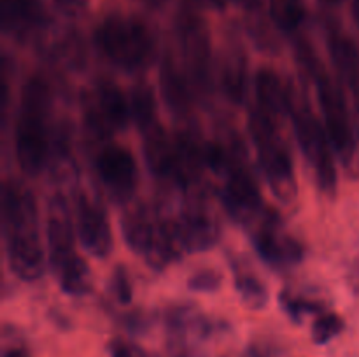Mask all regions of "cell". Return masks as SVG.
I'll return each instance as SVG.
<instances>
[{
  "label": "cell",
  "instance_id": "37",
  "mask_svg": "<svg viewBox=\"0 0 359 357\" xmlns=\"http://www.w3.org/2000/svg\"><path fill=\"white\" fill-rule=\"evenodd\" d=\"M242 2H244L248 7H252V9L259 6V0H242Z\"/></svg>",
  "mask_w": 359,
  "mask_h": 357
},
{
  "label": "cell",
  "instance_id": "38",
  "mask_svg": "<svg viewBox=\"0 0 359 357\" xmlns=\"http://www.w3.org/2000/svg\"><path fill=\"white\" fill-rule=\"evenodd\" d=\"M149 2L151 4H161V2H163V0H149Z\"/></svg>",
  "mask_w": 359,
  "mask_h": 357
},
{
  "label": "cell",
  "instance_id": "9",
  "mask_svg": "<svg viewBox=\"0 0 359 357\" xmlns=\"http://www.w3.org/2000/svg\"><path fill=\"white\" fill-rule=\"evenodd\" d=\"M279 220V216L273 210L265 209L262 223L252 234V244L263 261L273 268H286L298 265L304 259L305 248L297 238L280 231Z\"/></svg>",
  "mask_w": 359,
  "mask_h": 357
},
{
  "label": "cell",
  "instance_id": "31",
  "mask_svg": "<svg viewBox=\"0 0 359 357\" xmlns=\"http://www.w3.org/2000/svg\"><path fill=\"white\" fill-rule=\"evenodd\" d=\"M347 286L356 296H359V258L351 265L349 272H347Z\"/></svg>",
  "mask_w": 359,
  "mask_h": 357
},
{
  "label": "cell",
  "instance_id": "18",
  "mask_svg": "<svg viewBox=\"0 0 359 357\" xmlns=\"http://www.w3.org/2000/svg\"><path fill=\"white\" fill-rule=\"evenodd\" d=\"M255 88L259 107L269 112L272 118H283L290 114L293 93L290 88L284 86L276 70L259 69L255 77Z\"/></svg>",
  "mask_w": 359,
  "mask_h": 357
},
{
  "label": "cell",
  "instance_id": "36",
  "mask_svg": "<svg viewBox=\"0 0 359 357\" xmlns=\"http://www.w3.org/2000/svg\"><path fill=\"white\" fill-rule=\"evenodd\" d=\"M321 4H325V6H339V4H342L344 0H319Z\"/></svg>",
  "mask_w": 359,
  "mask_h": 357
},
{
  "label": "cell",
  "instance_id": "7",
  "mask_svg": "<svg viewBox=\"0 0 359 357\" xmlns=\"http://www.w3.org/2000/svg\"><path fill=\"white\" fill-rule=\"evenodd\" d=\"M88 130L100 139H109L112 133L121 132L132 121L130 98L114 83L102 80L88 100L84 111Z\"/></svg>",
  "mask_w": 359,
  "mask_h": 357
},
{
  "label": "cell",
  "instance_id": "32",
  "mask_svg": "<svg viewBox=\"0 0 359 357\" xmlns=\"http://www.w3.org/2000/svg\"><path fill=\"white\" fill-rule=\"evenodd\" d=\"M245 357H276V356H273L270 346L252 343V345L248 349V352H245Z\"/></svg>",
  "mask_w": 359,
  "mask_h": 357
},
{
  "label": "cell",
  "instance_id": "34",
  "mask_svg": "<svg viewBox=\"0 0 359 357\" xmlns=\"http://www.w3.org/2000/svg\"><path fill=\"white\" fill-rule=\"evenodd\" d=\"M207 2H209L212 7H216V9H224L230 0H207Z\"/></svg>",
  "mask_w": 359,
  "mask_h": 357
},
{
  "label": "cell",
  "instance_id": "5",
  "mask_svg": "<svg viewBox=\"0 0 359 357\" xmlns=\"http://www.w3.org/2000/svg\"><path fill=\"white\" fill-rule=\"evenodd\" d=\"M312 79L318 88V100L321 104L325 130L332 149L335 150L346 170L353 174L354 168L358 167L356 135H354L356 130H354L353 115L347 108L346 97L325 69L319 70Z\"/></svg>",
  "mask_w": 359,
  "mask_h": 357
},
{
  "label": "cell",
  "instance_id": "30",
  "mask_svg": "<svg viewBox=\"0 0 359 357\" xmlns=\"http://www.w3.org/2000/svg\"><path fill=\"white\" fill-rule=\"evenodd\" d=\"M111 357H149L139 345L123 340L111 343Z\"/></svg>",
  "mask_w": 359,
  "mask_h": 357
},
{
  "label": "cell",
  "instance_id": "24",
  "mask_svg": "<svg viewBox=\"0 0 359 357\" xmlns=\"http://www.w3.org/2000/svg\"><path fill=\"white\" fill-rule=\"evenodd\" d=\"M270 18L283 31H294L305 20L302 0H269Z\"/></svg>",
  "mask_w": 359,
  "mask_h": 357
},
{
  "label": "cell",
  "instance_id": "13",
  "mask_svg": "<svg viewBox=\"0 0 359 357\" xmlns=\"http://www.w3.org/2000/svg\"><path fill=\"white\" fill-rule=\"evenodd\" d=\"M77 234L83 247L95 258H107L112 251V230L105 209L88 195L77 198Z\"/></svg>",
  "mask_w": 359,
  "mask_h": 357
},
{
  "label": "cell",
  "instance_id": "28",
  "mask_svg": "<svg viewBox=\"0 0 359 357\" xmlns=\"http://www.w3.org/2000/svg\"><path fill=\"white\" fill-rule=\"evenodd\" d=\"M111 293L121 304H130L133 298L132 280H130L128 270L125 266H116L111 275Z\"/></svg>",
  "mask_w": 359,
  "mask_h": 357
},
{
  "label": "cell",
  "instance_id": "20",
  "mask_svg": "<svg viewBox=\"0 0 359 357\" xmlns=\"http://www.w3.org/2000/svg\"><path fill=\"white\" fill-rule=\"evenodd\" d=\"M328 44L340 76L353 88L354 94H359V55L354 42L339 30H333L330 34Z\"/></svg>",
  "mask_w": 359,
  "mask_h": 357
},
{
  "label": "cell",
  "instance_id": "10",
  "mask_svg": "<svg viewBox=\"0 0 359 357\" xmlns=\"http://www.w3.org/2000/svg\"><path fill=\"white\" fill-rule=\"evenodd\" d=\"M97 170L102 182L118 202H126L139 184V168L128 147L109 144L97 156Z\"/></svg>",
  "mask_w": 359,
  "mask_h": 357
},
{
  "label": "cell",
  "instance_id": "22",
  "mask_svg": "<svg viewBox=\"0 0 359 357\" xmlns=\"http://www.w3.org/2000/svg\"><path fill=\"white\" fill-rule=\"evenodd\" d=\"M230 265L233 268L235 289H237L242 303L245 307L252 308V310H262L266 301H269V290H266L265 284L244 262H238L237 259H230Z\"/></svg>",
  "mask_w": 359,
  "mask_h": 357
},
{
  "label": "cell",
  "instance_id": "26",
  "mask_svg": "<svg viewBox=\"0 0 359 357\" xmlns=\"http://www.w3.org/2000/svg\"><path fill=\"white\" fill-rule=\"evenodd\" d=\"M344 328H346V322L340 315L332 314V312H323L312 324V340L318 345H325V343L332 342L335 336H339L344 331Z\"/></svg>",
  "mask_w": 359,
  "mask_h": 357
},
{
  "label": "cell",
  "instance_id": "29",
  "mask_svg": "<svg viewBox=\"0 0 359 357\" xmlns=\"http://www.w3.org/2000/svg\"><path fill=\"white\" fill-rule=\"evenodd\" d=\"M56 10L69 20H79L86 16L90 9V0H53Z\"/></svg>",
  "mask_w": 359,
  "mask_h": 357
},
{
  "label": "cell",
  "instance_id": "35",
  "mask_svg": "<svg viewBox=\"0 0 359 357\" xmlns=\"http://www.w3.org/2000/svg\"><path fill=\"white\" fill-rule=\"evenodd\" d=\"M353 16L359 28V0H353Z\"/></svg>",
  "mask_w": 359,
  "mask_h": 357
},
{
  "label": "cell",
  "instance_id": "17",
  "mask_svg": "<svg viewBox=\"0 0 359 357\" xmlns=\"http://www.w3.org/2000/svg\"><path fill=\"white\" fill-rule=\"evenodd\" d=\"M160 90L165 105L179 118H184L191 108V93L186 74L175 65L172 56H165L160 66Z\"/></svg>",
  "mask_w": 359,
  "mask_h": 357
},
{
  "label": "cell",
  "instance_id": "16",
  "mask_svg": "<svg viewBox=\"0 0 359 357\" xmlns=\"http://www.w3.org/2000/svg\"><path fill=\"white\" fill-rule=\"evenodd\" d=\"M142 133V153L149 172L158 178L174 182L175 142L160 125L151 126Z\"/></svg>",
  "mask_w": 359,
  "mask_h": 357
},
{
  "label": "cell",
  "instance_id": "4",
  "mask_svg": "<svg viewBox=\"0 0 359 357\" xmlns=\"http://www.w3.org/2000/svg\"><path fill=\"white\" fill-rule=\"evenodd\" d=\"M249 132L273 196L284 203L293 202L298 191L293 158L279 136L273 118L259 105L249 112Z\"/></svg>",
  "mask_w": 359,
  "mask_h": 357
},
{
  "label": "cell",
  "instance_id": "2",
  "mask_svg": "<svg viewBox=\"0 0 359 357\" xmlns=\"http://www.w3.org/2000/svg\"><path fill=\"white\" fill-rule=\"evenodd\" d=\"M51 90L42 77H32L21 93V108L14 130V149L21 170L39 175L51 158L48 118Z\"/></svg>",
  "mask_w": 359,
  "mask_h": 357
},
{
  "label": "cell",
  "instance_id": "1",
  "mask_svg": "<svg viewBox=\"0 0 359 357\" xmlns=\"http://www.w3.org/2000/svg\"><path fill=\"white\" fill-rule=\"evenodd\" d=\"M2 224L9 268L18 279L35 282L44 273V251L35 196L20 182L6 181L2 189Z\"/></svg>",
  "mask_w": 359,
  "mask_h": 357
},
{
  "label": "cell",
  "instance_id": "11",
  "mask_svg": "<svg viewBox=\"0 0 359 357\" xmlns=\"http://www.w3.org/2000/svg\"><path fill=\"white\" fill-rule=\"evenodd\" d=\"M223 203L226 212L242 224L252 223L255 217L265 212L258 182L255 181L244 161H238L224 175Z\"/></svg>",
  "mask_w": 359,
  "mask_h": 357
},
{
  "label": "cell",
  "instance_id": "12",
  "mask_svg": "<svg viewBox=\"0 0 359 357\" xmlns=\"http://www.w3.org/2000/svg\"><path fill=\"white\" fill-rule=\"evenodd\" d=\"M175 224L179 245L184 254L205 252L219 241L221 226L216 216L203 203H193L186 206Z\"/></svg>",
  "mask_w": 359,
  "mask_h": 357
},
{
  "label": "cell",
  "instance_id": "23",
  "mask_svg": "<svg viewBox=\"0 0 359 357\" xmlns=\"http://www.w3.org/2000/svg\"><path fill=\"white\" fill-rule=\"evenodd\" d=\"M130 111H132V121L142 132L158 125L156 100H154L153 88L147 86L146 83L135 84L130 91Z\"/></svg>",
  "mask_w": 359,
  "mask_h": 357
},
{
  "label": "cell",
  "instance_id": "8",
  "mask_svg": "<svg viewBox=\"0 0 359 357\" xmlns=\"http://www.w3.org/2000/svg\"><path fill=\"white\" fill-rule=\"evenodd\" d=\"M182 59L193 86L205 90L210 79V31L205 20L188 13L179 24Z\"/></svg>",
  "mask_w": 359,
  "mask_h": 357
},
{
  "label": "cell",
  "instance_id": "27",
  "mask_svg": "<svg viewBox=\"0 0 359 357\" xmlns=\"http://www.w3.org/2000/svg\"><path fill=\"white\" fill-rule=\"evenodd\" d=\"M223 284V275L214 268H202L188 279V289L195 293H216Z\"/></svg>",
  "mask_w": 359,
  "mask_h": 357
},
{
  "label": "cell",
  "instance_id": "6",
  "mask_svg": "<svg viewBox=\"0 0 359 357\" xmlns=\"http://www.w3.org/2000/svg\"><path fill=\"white\" fill-rule=\"evenodd\" d=\"M291 118H293L294 133L298 146L305 160L314 168L316 182L325 195H335L337 191V167L332 153V144L326 135L325 126L312 114L311 107L291 102Z\"/></svg>",
  "mask_w": 359,
  "mask_h": 357
},
{
  "label": "cell",
  "instance_id": "33",
  "mask_svg": "<svg viewBox=\"0 0 359 357\" xmlns=\"http://www.w3.org/2000/svg\"><path fill=\"white\" fill-rule=\"evenodd\" d=\"M4 357H30L25 349H20V346H13V349L6 350Z\"/></svg>",
  "mask_w": 359,
  "mask_h": 357
},
{
  "label": "cell",
  "instance_id": "19",
  "mask_svg": "<svg viewBox=\"0 0 359 357\" xmlns=\"http://www.w3.org/2000/svg\"><path fill=\"white\" fill-rule=\"evenodd\" d=\"M221 84L231 104H242L248 90V59L242 49L228 51L221 66Z\"/></svg>",
  "mask_w": 359,
  "mask_h": 357
},
{
  "label": "cell",
  "instance_id": "14",
  "mask_svg": "<svg viewBox=\"0 0 359 357\" xmlns=\"http://www.w3.org/2000/svg\"><path fill=\"white\" fill-rule=\"evenodd\" d=\"M48 247L53 268L65 262L74 251V226L67 200L62 195L53 196L48 210Z\"/></svg>",
  "mask_w": 359,
  "mask_h": 357
},
{
  "label": "cell",
  "instance_id": "3",
  "mask_svg": "<svg viewBox=\"0 0 359 357\" xmlns=\"http://www.w3.org/2000/svg\"><path fill=\"white\" fill-rule=\"evenodd\" d=\"M95 44L102 55L126 72H139L153 63L156 41L139 18L119 14L105 18L95 30Z\"/></svg>",
  "mask_w": 359,
  "mask_h": 357
},
{
  "label": "cell",
  "instance_id": "25",
  "mask_svg": "<svg viewBox=\"0 0 359 357\" xmlns=\"http://www.w3.org/2000/svg\"><path fill=\"white\" fill-rule=\"evenodd\" d=\"M279 303L294 322H302V318L309 314H321V312H325V303L323 301L312 300V298L302 296V294H294L290 289H284L279 294Z\"/></svg>",
  "mask_w": 359,
  "mask_h": 357
},
{
  "label": "cell",
  "instance_id": "21",
  "mask_svg": "<svg viewBox=\"0 0 359 357\" xmlns=\"http://www.w3.org/2000/svg\"><path fill=\"white\" fill-rule=\"evenodd\" d=\"M53 270H55V275L63 293L70 294V296H84V294L91 293L93 273H91L90 265L79 254L70 255L65 262Z\"/></svg>",
  "mask_w": 359,
  "mask_h": 357
},
{
  "label": "cell",
  "instance_id": "15",
  "mask_svg": "<svg viewBox=\"0 0 359 357\" xmlns=\"http://www.w3.org/2000/svg\"><path fill=\"white\" fill-rule=\"evenodd\" d=\"M0 21L6 34L25 37L48 23L42 0H2Z\"/></svg>",
  "mask_w": 359,
  "mask_h": 357
}]
</instances>
